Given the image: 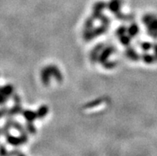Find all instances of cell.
Segmentation results:
<instances>
[{"instance_id": "9a60e30c", "label": "cell", "mask_w": 157, "mask_h": 156, "mask_svg": "<svg viewBox=\"0 0 157 156\" xmlns=\"http://www.w3.org/2000/svg\"><path fill=\"white\" fill-rule=\"evenodd\" d=\"M26 131L28 132H30V134H34L36 132V127H34V125L33 124V123L31 122H27L26 124Z\"/></svg>"}, {"instance_id": "5bb4252c", "label": "cell", "mask_w": 157, "mask_h": 156, "mask_svg": "<svg viewBox=\"0 0 157 156\" xmlns=\"http://www.w3.org/2000/svg\"><path fill=\"white\" fill-rule=\"evenodd\" d=\"M7 96L5 94V93L2 90V87H0V105H3L7 101Z\"/></svg>"}, {"instance_id": "3957f363", "label": "cell", "mask_w": 157, "mask_h": 156, "mask_svg": "<svg viewBox=\"0 0 157 156\" xmlns=\"http://www.w3.org/2000/svg\"><path fill=\"white\" fill-rule=\"evenodd\" d=\"M5 137H6V142L12 146H19L27 141V135L26 132L21 133L20 136H14L9 133Z\"/></svg>"}, {"instance_id": "6da1fadb", "label": "cell", "mask_w": 157, "mask_h": 156, "mask_svg": "<svg viewBox=\"0 0 157 156\" xmlns=\"http://www.w3.org/2000/svg\"><path fill=\"white\" fill-rule=\"evenodd\" d=\"M54 77L58 82L63 80V76L60 72L59 69L55 65H48L41 71V80L45 85H48L50 82V78Z\"/></svg>"}, {"instance_id": "8992f818", "label": "cell", "mask_w": 157, "mask_h": 156, "mask_svg": "<svg viewBox=\"0 0 157 156\" xmlns=\"http://www.w3.org/2000/svg\"><path fill=\"white\" fill-rule=\"evenodd\" d=\"M22 116H24V118L26 119V122H31L33 123L35 120L38 119L37 116V113L34 111L31 110H24L22 112Z\"/></svg>"}, {"instance_id": "30bf717a", "label": "cell", "mask_w": 157, "mask_h": 156, "mask_svg": "<svg viewBox=\"0 0 157 156\" xmlns=\"http://www.w3.org/2000/svg\"><path fill=\"white\" fill-rule=\"evenodd\" d=\"M48 112H49V108H48V107L46 106V105H42L41 107H39V108L36 112L38 119L44 118L48 114Z\"/></svg>"}, {"instance_id": "ac0fdd59", "label": "cell", "mask_w": 157, "mask_h": 156, "mask_svg": "<svg viewBox=\"0 0 157 156\" xmlns=\"http://www.w3.org/2000/svg\"><path fill=\"white\" fill-rule=\"evenodd\" d=\"M8 109L6 108H3L0 109V119L2 118L3 116H6V113H7Z\"/></svg>"}, {"instance_id": "e0dca14e", "label": "cell", "mask_w": 157, "mask_h": 156, "mask_svg": "<svg viewBox=\"0 0 157 156\" xmlns=\"http://www.w3.org/2000/svg\"><path fill=\"white\" fill-rule=\"evenodd\" d=\"M7 154V150H6L5 146L0 144V155H6Z\"/></svg>"}, {"instance_id": "52a82bcc", "label": "cell", "mask_w": 157, "mask_h": 156, "mask_svg": "<svg viewBox=\"0 0 157 156\" xmlns=\"http://www.w3.org/2000/svg\"><path fill=\"white\" fill-rule=\"evenodd\" d=\"M104 46L102 44H99L98 46L94 48L93 51L91 52V55H90V57H91L92 61H97L98 60V57H99L100 53L101 52V50H103Z\"/></svg>"}, {"instance_id": "7a4b0ae2", "label": "cell", "mask_w": 157, "mask_h": 156, "mask_svg": "<svg viewBox=\"0 0 157 156\" xmlns=\"http://www.w3.org/2000/svg\"><path fill=\"white\" fill-rule=\"evenodd\" d=\"M142 22L147 28L148 35L157 39V16L154 14H146L144 15Z\"/></svg>"}, {"instance_id": "d6986e66", "label": "cell", "mask_w": 157, "mask_h": 156, "mask_svg": "<svg viewBox=\"0 0 157 156\" xmlns=\"http://www.w3.org/2000/svg\"><path fill=\"white\" fill-rule=\"evenodd\" d=\"M151 50H153V54L157 61V43L152 44V48H151Z\"/></svg>"}, {"instance_id": "277c9868", "label": "cell", "mask_w": 157, "mask_h": 156, "mask_svg": "<svg viewBox=\"0 0 157 156\" xmlns=\"http://www.w3.org/2000/svg\"><path fill=\"white\" fill-rule=\"evenodd\" d=\"M114 51V49L113 47H105L103 48V50H101V53H100L99 57H98V61L99 62L102 64V65H105V63H107L109 61V58L110 56L113 54Z\"/></svg>"}, {"instance_id": "9c48e42d", "label": "cell", "mask_w": 157, "mask_h": 156, "mask_svg": "<svg viewBox=\"0 0 157 156\" xmlns=\"http://www.w3.org/2000/svg\"><path fill=\"white\" fill-rule=\"evenodd\" d=\"M140 28L136 24H132L131 26L128 28H127V34L131 37V38H134L136 36L139 34Z\"/></svg>"}, {"instance_id": "8fae6325", "label": "cell", "mask_w": 157, "mask_h": 156, "mask_svg": "<svg viewBox=\"0 0 157 156\" xmlns=\"http://www.w3.org/2000/svg\"><path fill=\"white\" fill-rule=\"evenodd\" d=\"M127 56L128 57V58H130L132 61H137L140 58V56L138 54V53L134 49H129V50L127 51Z\"/></svg>"}, {"instance_id": "5b68a950", "label": "cell", "mask_w": 157, "mask_h": 156, "mask_svg": "<svg viewBox=\"0 0 157 156\" xmlns=\"http://www.w3.org/2000/svg\"><path fill=\"white\" fill-rule=\"evenodd\" d=\"M121 0H111L107 5L110 11L115 13V14H117L119 11L120 9H121Z\"/></svg>"}, {"instance_id": "2e32d148", "label": "cell", "mask_w": 157, "mask_h": 156, "mask_svg": "<svg viewBox=\"0 0 157 156\" xmlns=\"http://www.w3.org/2000/svg\"><path fill=\"white\" fill-rule=\"evenodd\" d=\"M117 35L119 36H121L123 34H127V28H125L124 26H121V27L118 28L117 31Z\"/></svg>"}, {"instance_id": "ba28073f", "label": "cell", "mask_w": 157, "mask_h": 156, "mask_svg": "<svg viewBox=\"0 0 157 156\" xmlns=\"http://www.w3.org/2000/svg\"><path fill=\"white\" fill-rule=\"evenodd\" d=\"M140 58H142L144 62L146 64H153L157 61L154 54H150L147 52H145V53H144L143 55L140 57Z\"/></svg>"}, {"instance_id": "4fadbf2b", "label": "cell", "mask_w": 157, "mask_h": 156, "mask_svg": "<svg viewBox=\"0 0 157 156\" xmlns=\"http://www.w3.org/2000/svg\"><path fill=\"white\" fill-rule=\"evenodd\" d=\"M140 48L144 52H148L149 50H151L152 48V43H150L148 42H144L141 43L140 45Z\"/></svg>"}, {"instance_id": "7c38bea8", "label": "cell", "mask_w": 157, "mask_h": 156, "mask_svg": "<svg viewBox=\"0 0 157 156\" xmlns=\"http://www.w3.org/2000/svg\"><path fill=\"white\" fill-rule=\"evenodd\" d=\"M120 40L123 45L124 46H128L130 44V41H131V37L128 34H123V35L120 36Z\"/></svg>"}]
</instances>
